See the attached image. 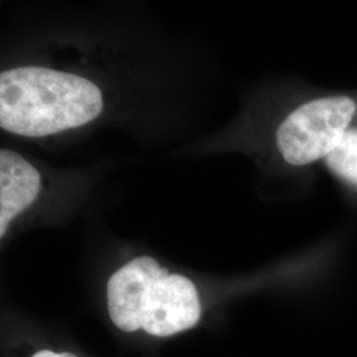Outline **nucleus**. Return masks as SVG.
I'll use <instances>...</instances> for the list:
<instances>
[{
  "mask_svg": "<svg viewBox=\"0 0 357 357\" xmlns=\"http://www.w3.org/2000/svg\"><path fill=\"white\" fill-rule=\"evenodd\" d=\"M321 169L333 183L345 204L357 209V128L323 163Z\"/></svg>",
  "mask_w": 357,
  "mask_h": 357,
  "instance_id": "obj_5",
  "label": "nucleus"
},
{
  "mask_svg": "<svg viewBox=\"0 0 357 357\" xmlns=\"http://www.w3.org/2000/svg\"><path fill=\"white\" fill-rule=\"evenodd\" d=\"M102 94L84 77L40 66L0 75V126L24 137H47L86 125L102 110Z\"/></svg>",
  "mask_w": 357,
  "mask_h": 357,
  "instance_id": "obj_2",
  "label": "nucleus"
},
{
  "mask_svg": "<svg viewBox=\"0 0 357 357\" xmlns=\"http://www.w3.org/2000/svg\"><path fill=\"white\" fill-rule=\"evenodd\" d=\"M20 357H82L78 352L48 343H32L22 352Z\"/></svg>",
  "mask_w": 357,
  "mask_h": 357,
  "instance_id": "obj_6",
  "label": "nucleus"
},
{
  "mask_svg": "<svg viewBox=\"0 0 357 357\" xmlns=\"http://www.w3.org/2000/svg\"><path fill=\"white\" fill-rule=\"evenodd\" d=\"M106 307L118 331L153 339L191 331L203 318L195 283L185 275L169 273L147 255L128 261L109 278Z\"/></svg>",
  "mask_w": 357,
  "mask_h": 357,
  "instance_id": "obj_1",
  "label": "nucleus"
},
{
  "mask_svg": "<svg viewBox=\"0 0 357 357\" xmlns=\"http://www.w3.org/2000/svg\"><path fill=\"white\" fill-rule=\"evenodd\" d=\"M41 176L23 156L11 150L0 151V237L6 236L13 218L32 204L40 191Z\"/></svg>",
  "mask_w": 357,
  "mask_h": 357,
  "instance_id": "obj_4",
  "label": "nucleus"
},
{
  "mask_svg": "<svg viewBox=\"0 0 357 357\" xmlns=\"http://www.w3.org/2000/svg\"><path fill=\"white\" fill-rule=\"evenodd\" d=\"M356 128L357 89H311L282 116L274 146L284 165L312 171Z\"/></svg>",
  "mask_w": 357,
  "mask_h": 357,
  "instance_id": "obj_3",
  "label": "nucleus"
}]
</instances>
